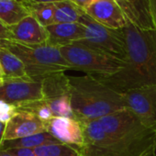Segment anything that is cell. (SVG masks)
<instances>
[{"label":"cell","instance_id":"cell-8","mask_svg":"<svg viewBox=\"0 0 156 156\" xmlns=\"http://www.w3.org/2000/svg\"><path fill=\"white\" fill-rule=\"evenodd\" d=\"M126 108L148 128L156 129V85L124 93Z\"/></svg>","mask_w":156,"mask_h":156},{"label":"cell","instance_id":"cell-13","mask_svg":"<svg viewBox=\"0 0 156 156\" xmlns=\"http://www.w3.org/2000/svg\"><path fill=\"white\" fill-rule=\"evenodd\" d=\"M12 41L25 44H43L49 40L47 29L43 27L31 15L23 19L20 22L9 27Z\"/></svg>","mask_w":156,"mask_h":156},{"label":"cell","instance_id":"cell-3","mask_svg":"<svg viewBox=\"0 0 156 156\" xmlns=\"http://www.w3.org/2000/svg\"><path fill=\"white\" fill-rule=\"evenodd\" d=\"M71 107L80 122L98 120L127 108L124 94L119 93L96 76H69Z\"/></svg>","mask_w":156,"mask_h":156},{"label":"cell","instance_id":"cell-20","mask_svg":"<svg viewBox=\"0 0 156 156\" xmlns=\"http://www.w3.org/2000/svg\"><path fill=\"white\" fill-rule=\"evenodd\" d=\"M37 156H86L78 146L64 143H51L34 150Z\"/></svg>","mask_w":156,"mask_h":156},{"label":"cell","instance_id":"cell-29","mask_svg":"<svg viewBox=\"0 0 156 156\" xmlns=\"http://www.w3.org/2000/svg\"><path fill=\"white\" fill-rule=\"evenodd\" d=\"M4 80H5V74H4V71H3V68H2L1 62H0V86L3 84Z\"/></svg>","mask_w":156,"mask_h":156},{"label":"cell","instance_id":"cell-10","mask_svg":"<svg viewBox=\"0 0 156 156\" xmlns=\"http://www.w3.org/2000/svg\"><path fill=\"white\" fill-rule=\"evenodd\" d=\"M44 124L46 131L61 143L83 147L84 130L80 121L77 119L68 117H52Z\"/></svg>","mask_w":156,"mask_h":156},{"label":"cell","instance_id":"cell-25","mask_svg":"<svg viewBox=\"0 0 156 156\" xmlns=\"http://www.w3.org/2000/svg\"><path fill=\"white\" fill-rule=\"evenodd\" d=\"M148 3H149L150 13L152 20V23L156 30V0H148Z\"/></svg>","mask_w":156,"mask_h":156},{"label":"cell","instance_id":"cell-5","mask_svg":"<svg viewBox=\"0 0 156 156\" xmlns=\"http://www.w3.org/2000/svg\"><path fill=\"white\" fill-rule=\"evenodd\" d=\"M60 51L72 70L96 77H109L119 72L126 62L81 43L60 47Z\"/></svg>","mask_w":156,"mask_h":156},{"label":"cell","instance_id":"cell-11","mask_svg":"<svg viewBox=\"0 0 156 156\" xmlns=\"http://www.w3.org/2000/svg\"><path fill=\"white\" fill-rule=\"evenodd\" d=\"M84 11L97 22L112 30H122L128 22L114 0H95Z\"/></svg>","mask_w":156,"mask_h":156},{"label":"cell","instance_id":"cell-18","mask_svg":"<svg viewBox=\"0 0 156 156\" xmlns=\"http://www.w3.org/2000/svg\"><path fill=\"white\" fill-rule=\"evenodd\" d=\"M60 141L56 140L51 134L47 131L37 133L34 135L27 136L24 138L5 140L0 148V150H11V149H30L35 150L41 146L51 144V143H59Z\"/></svg>","mask_w":156,"mask_h":156},{"label":"cell","instance_id":"cell-21","mask_svg":"<svg viewBox=\"0 0 156 156\" xmlns=\"http://www.w3.org/2000/svg\"><path fill=\"white\" fill-rule=\"evenodd\" d=\"M25 5L29 9L30 15L34 17L43 27L47 28L53 24L55 14L54 3H25Z\"/></svg>","mask_w":156,"mask_h":156},{"label":"cell","instance_id":"cell-17","mask_svg":"<svg viewBox=\"0 0 156 156\" xmlns=\"http://www.w3.org/2000/svg\"><path fill=\"white\" fill-rule=\"evenodd\" d=\"M30 15L22 0H0V20L7 27L18 24Z\"/></svg>","mask_w":156,"mask_h":156},{"label":"cell","instance_id":"cell-15","mask_svg":"<svg viewBox=\"0 0 156 156\" xmlns=\"http://www.w3.org/2000/svg\"><path fill=\"white\" fill-rule=\"evenodd\" d=\"M48 42L55 47H62L80 41L85 36V28L79 23H56L48 26Z\"/></svg>","mask_w":156,"mask_h":156},{"label":"cell","instance_id":"cell-26","mask_svg":"<svg viewBox=\"0 0 156 156\" xmlns=\"http://www.w3.org/2000/svg\"><path fill=\"white\" fill-rule=\"evenodd\" d=\"M73 3H74L77 7H79L83 10H85L90 4H92L95 0H71Z\"/></svg>","mask_w":156,"mask_h":156},{"label":"cell","instance_id":"cell-7","mask_svg":"<svg viewBox=\"0 0 156 156\" xmlns=\"http://www.w3.org/2000/svg\"><path fill=\"white\" fill-rule=\"evenodd\" d=\"M42 99L50 107L54 117L73 118L71 107L69 76L64 73H55L41 80Z\"/></svg>","mask_w":156,"mask_h":156},{"label":"cell","instance_id":"cell-19","mask_svg":"<svg viewBox=\"0 0 156 156\" xmlns=\"http://www.w3.org/2000/svg\"><path fill=\"white\" fill-rule=\"evenodd\" d=\"M53 24L56 23H75L79 21L83 9L77 7L71 0L56 2Z\"/></svg>","mask_w":156,"mask_h":156},{"label":"cell","instance_id":"cell-1","mask_svg":"<svg viewBox=\"0 0 156 156\" xmlns=\"http://www.w3.org/2000/svg\"><path fill=\"white\" fill-rule=\"evenodd\" d=\"M80 123L86 156H156V129L146 127L128 108Z\"/></svg>","mask_w":156,"mask_h":156},{"label":"cell","instance_id":"cell-22","mask_svg":"<svg viewBox=\"0 0 156 156\" xmlns=\"http://www.w3.org/2000/svg\"><path fill=\"white\" fill-rule=\"evenodd\" d=\"M17 108H18V110L29 112V113L35 115L44 123L47 122L48 120H50L52 117H54L50 107L43 99L30 101V102L21 104V105L18 106Z\"/></svg>","mask_w":156,"mask_h":156},{"label":"cell","instance_id":"cell-14","mask_svg":"<svg viewBox=\"0 0 156 156\" xmlns=\"http://www.w3.org/2000/svg\"><path fill=\"white\" fill-rule=\"evenodd\" d=\"M129 22L141 30H155L148 0H114Z\"/></svg>","mask_w":156,"mask_h":156},{"label":"cell","instance_id":"cell-12","mask_svg":"<svg viewBox=\"0 0 156 156\" xmlns=\"http://www.w3.org/2000/svg\"><path fill=\"white\" fill-rule=\"evenodd\" d=\"M46 131L45 124L35 115L18 110L6 125L5 140H12Z\"/></svg>","mask_w":156,"mask_h":156},{"label":"cell","instance_id":"cell-16","mask_svg":"<svg viewBox=\"0 0 156 156\" xmlns=\"http://www.w3.org/2000/svg\"><path fill=\"white\" fill-rule=\"evenodd\" d=\"M0 62L4 71L5 80L31 79L27 74L26 68L22 61L9 49L1 46H0Z\"/></svg>","mask_w":156,"mask_h":156},{"label":"cell","instance_id":"cell-30","mask_svg":"<svg viewBox=\"0 0 156 156\" xmlns=\"http://www.w3.org/2000/svg\"><path fill=\"white\" fill-rule=\"evenodd\" d=\"M0 156H15L8 150H0Z\"/></svg>","mask_w":156,"mask_h":156},{"label":"cell","instance_id":"cell-4","mask_svg":"<svg viewBox=\"0 0 156 156\" xmlns=\"http://www.w3.org/2000/svg\"><path fill=\"white\" fill-rule=\"evenodd\" d=\"M1 47L9 49L22 61L27 74L31 79L41 80L50 74L72 70L62 55L60 48L49 43L25 44L9 41Z\"/></svg>","mask_w":156,"mask_h":156},{"label":"cell","instance_id":"cell-23","mask_svg":"<svg viewBox=\"0 0 156 156\" xmlns=\"http://www.w3.org/2000/svg\"><path fill=\"white\" fill-rule=\"evenodd\" d=\"M17 112L18 108L15 105L0 100V122L7 124L11 118L17 114Z\"/></svg>","mask_w":156,"mask_h":156},{"label":"cell","instance_id":"cell-9","mask_svg":"<svg viewBox=\"0 0 156 156\" xmlns=\"http://www.w3.org/2000/svg\"><path fill=\"white\" fill-rule=\"evenodd\" d=\"M41 80H5L0 86V100L18 107L42 99Z\"/></svg>","mask_w":156,"mask_h":156},{"label":"cell","instance_id":"cell-24","mask_svg":"<svg viewBox=\"0 0 156 156\" xmlns=\"http://www.w3.org/2000/svg\"><path fill=\"white\" fill-rule=\"evenodd\" d=\"M9 41H12L10 30L9 27L0 20V46H3Z\"/></svg>","mask_w":156,"mask_h":156},{"label":"cell","instance_id":"cell-6","mask_svg":"<svg viewBox=\"0 0 156 156\" xmlns=\"http://www.w3.org/2000/svg\"><path fill=\"white\" fill-rule=\"evenodd\" d=\"M78 22L85 28V36L77 43L84 44L115 58L126 60V44L121 30L108 28L91 19L85 11Z\"/></svg>","mask_w":156,"mask_h":156},{"label":"cell","instance_id":"cell-28","mask_svg":"<svg viewBox=\"0 0 156 156\" xmlns=\"http://www.w3.org/2000/svg\"><path fill=\"white\" fill-rule=\"evenodd\" d=\"M6 123L0 122V148H1L3 141H4V135H5V130H6Z\"/></svg>","mask_w":156,"mask_h":156},{"label":"cell","instance_id":"cell-27","mask_svg":"<svg viewBox=\"0 0 156 156\" xmlns=\"http://www.w3.org/2000/svg\"><path fill=\"white\" fill-rule=\"evenodd\" d=\"M22 1L29 4H34V3H56V2L63 1V0H22Z\"/></svg>","mask_w":156,"mask_h":156},{"label":"cell","instance_id":"cell-2","mask_svg":"<svg viewBox=\"0 0 156 156\" xmlns=\"http://www.w3.org/2000/svg\"><path fill=\"white\" fill-rule=\"evenodd\" d=\"M127 51L126 64L109 77H97L119 92L156 85V30H141L127 22L121 30Z\"/></svg>","mask_w":156,"mask_h":156}]
</instances>
